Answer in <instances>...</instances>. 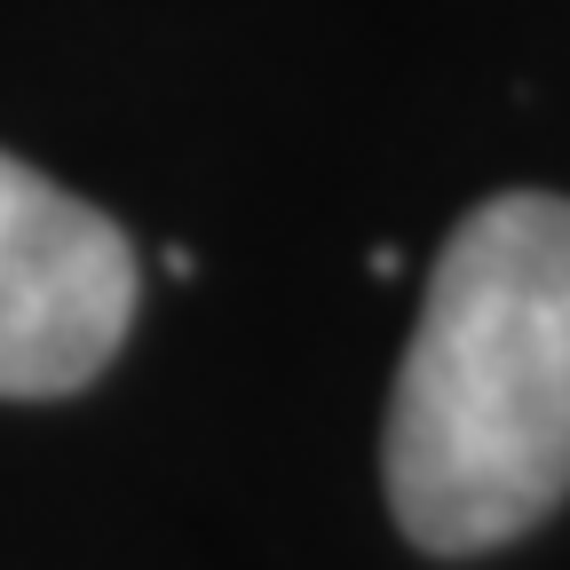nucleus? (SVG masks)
Masks as SVG:
<instances>
[{
  "mask_svg": "<svg viewBox=\"0 0 570 570\" xmlns=\"http://www.w3.org/2000/svg\"><path fill=\"white\" fill-rule=\"evenodd\" d=\"M381 468L428 554H483L570 491V198H483L444 238Z\"/></svg>",
  "mask_w": 570,
  "mask_h": 570,
  "instance_id": "1",
  "label": "nucleus"
},
{
  "mask_svg": "<svg viewBox=\"0 0 570 570\" xmlns=\"http://www.w3.org/2000/svg\"><path fill=\"white\" fill-rule=\"evenodd\" d=\"M135 317V246L111 214L0 151V396L88 389Z\"/></svg>",
  "mask_w": 570,
  "mask_h": 570,
  "instance_id": "2",
  "label": "nucleus"
}]
</instances>
